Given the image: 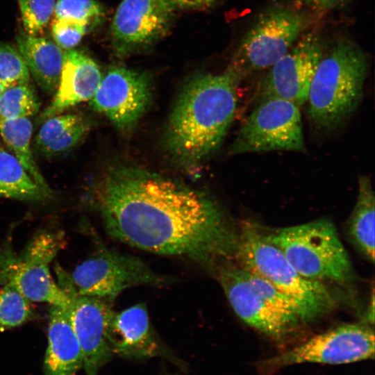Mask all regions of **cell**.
Returning <instances> with one entry per match:
<instances>
[{"label": "cell", "mask_w": 375, "mask_h": 375, "mask_svg": "<svg viewBox=\"0 0 375 375\" xmlns=\"http://www.w3.org/2000/svg\"><path fill=\"white\" fill-rule=\"evenodd\" d=\"M86 28L87 25L78 22L56 19L51 28L52 35L58 46L69 51L81 42Z\"/></svg>", "instance_id": "obj_30"}, {"label": "cell", "mask_w": 375, "mask_h": 375, "mask_svg": "<svg viewBox=\"0 0 375 375\" xmlns=\"http://www.w3.org/2000/svg\"><path fill=\"white\" fill-rule=\"evenodd\" d=\"M83 367L81 348L66 309L51 306L44 375H76Z\"/></svg>", "instance_id": "obj_18"}, {"label": "cell", "mask_w": 375, "mask_h": 375, "mask_svg": "<svg viewBox=\"0 0 375 375\" xmlns=\"http://www.w3.org/2000/svg\"><path fill=\"white\" fill-rule=\"evenodd\" d=\"M90 123L81 114L60 113L46 119L35 138V147L46 156L69 151L77 145L90 130Z\"/></svg>", "instance_id": "obj_20"}, {"label": "cell", "mask_w": 375, "mask_h": 375, "mask_svg": "<svg viewBox=\"0 0 375 375\" xmlns=\"http://www.w3.org/2000/svg\"><path fill=\"white\" fill-rule=\"evenodd\" d=\"M33 125L29 118L0 119V135L31 177L48 195L52 191L42 176L31 150Z\"/></svg>", "instance_id": "obj_22"}, {"label": "cell", "mask_w": 375, "mask_h": 375, "mask_svg": "<svg viewBox=\"0 0 375 375\" xmlns=\"http://www.w3.org/2000/svg\"><path fill=\"white\" fill-rule=\"evenodd\" d=\"M66 292L70 298L66 310L81 348L83 367L87 375H97L113 356L108 331L114 312L106 300Z\"/></svg>", "instance_id": "obj_14"}, {"label": "cell", "mask_w": 375, "mask_h": 375, "mask_svg": "<svg viewBox=\"0 0 375 375\" xmlns=\"http://www.w3.org/2000/svg\"><path fill=\"white\" fill-rule=\"evenodd\" d=\"M375 199L371 178L358 177V190L349 219L348 231L353 244L371 262L374 260Z\"/></svg>", "instance_id": "obj_21"}, {"label": "cell", "mask_w": 375, "mask_h": 375, "mask_svg": "<svg viewBox=\"0 0 375 375\" xmlns=\"http://www.w3.org/2000/svg\"><path fill=\"white\" fill-rule=\"evenodd\" d=\"M5 87L1 84V83L0 82V95L3 92V91L5 90Z\"/></svg>", "instance_id": "obj_33"}, {"label": "cell", "mask_w": 375, "mask_h": 375, "mask_svg": "<svg viewBox=\"0 0 375 375\" xmlns=\"http://www.w3.org/2000/svg\"><path fill=\"white\" fill-rule=\"evenodd\" d=\"M165 282L138 258L104 249L78 265L69 278L63 276L60 285L65 291L110 301L128 288Z\"/></svg>", "instance_id": "obj_7"}, {"label": "cell", "mask_w": 375, "mask_h": 375, "mask_svg": "<svg viewBox=\"0 0 375 375\" xmlns=\"http://www.w3.org/2000/svg\"><path fill=\"white\" fill-rule=\"evenodd\" d=\"M172 9L181 8H199L207 6L215 0H163Z\"/></svg>", "instance_id": "obj_31"}, {"label": "cell", "mask_w": 375, "mask_h": 375, "mask_svg": "<svg viewBox=\"0 0 375 375\" xmlns=\"http://www.w3.org/2000/svg\"><path fill=\"white\" fill-rule=\"evenodd\" d=\"M173 10L163 0H123L111 25L116 54L127 56L162 36L169 26Z\"/></svg>", "instance_id": "obj_13"}, {"label": "cell", "mask_w": 375, "mask_h": 375, "mask_svg": "<svg viewBox=\"0 0 375 375\" xmlns=\"http://www.w3.org/2000/svg\"><path fill=\"white\" fill-rule=\"evenodd\" d=\"M56 0H17L26 33L38 35L54 13Z\"/></svg>", "instance_id": "obj_28"}, {"label": "cell", "mask_w": 375, "mask_h": 375, "mask_svg": "<svg viewBox=\"0 0 375 375\" xmlns=\"http://www.w3.org/2000/svg\"><path fill=\"white\" fill-rule=\"evenodd\" d=\"M218 278L235 312L247 324L267 335L281 338L294 328L299 319L267 303L251 286L239 265L224 263Z\"/></svg>", "instance_id": "obj_15"}, {"label": "cell", "mask_w": 375, "mask_h": 375, "mask_svg": "<svg viewBox=\"0 0 375 375\" xmlns=\"http://www.w3.org/2000/svg\"><path fill=\"white\" fill-rule=\"evenodd\" d=\"M151 96V83L145 74L114 67L101 78L90 103L118 129L125 131L132 128L143 115Z\"/></svg>", "instance_id": "obj_12"}, {"label": "cell", "mask_w": 375, "mask_h": 375, "mask_svg": "<svg viewBox=\"0 0 375 375\" xmlns=\"http://www.w3.org/2000/svg\"><path fill=\"white\" fill-rule=\"evenodd\" d=\"M308 7L319 11L328 10L342 6L347 0H301Z\"/></svg>", "instance_id": "obj_32"}, {"label": "cell", "mask_w": 375, "mask_h": 375, "mask_svg": "<svg viewBox=\"0 0 375 375\" xmlns=\"http://www.w3.org/2000/svg\"><path fill=\"white\" fill-rule=\"evenodd\" d=\"M16 40L17 49L24 58L30 74L45 92H55L65 52L46 38L20 33Z\"/></svg>", "instance_id": "obj_19"}, {"label": "cell", "mask_w": 375, "mask_h": 375, "mask_svg": "<svg viewBox=\"0 0 375 375\" xmlns=\"http://www.w3.org/2000/svg\"><path fill=\"white\" fill-rule=\"evenodd\" d=\"M108 339L112 354L128 358L152 357L158 353L145 306L137 304L114 312Z\"/></svg>", "instance_id": "obj_17"}, {"label": "cell", "mask_w": 375, "mask_h": 375, "mask_svg": "<svg viewBox=\"0 0 375 375\" xmlns=\"http://www.w3.org/2000/svg\"><path fill=\"white\" fill-rule=\"evenodd\" d=\"M367 70L364 52L350 42L341 41L323 55L306 101L316 129L335 130L353 115L363 97Z\"/></svg>", "instance_id": "obj_3"}, {"label": "cell", "mask_w": 375, "mask_h": 375, "mask_svg": "<svg viewBox=\"0 0 375 375\" xmlns=\"http://www.w3.org/2000/svg\"></svg>", "instance_id": "obj_34"}, {"label": "cell", "mask_w": 375, "mask_h": 375, "mask_svg": "<svg viewBox=\"0 0 375 375\" xmlns=\"http://www.w3.org/2000/svg\"><path fill=\"white\" fill-rule=\"evenodd\" d=\"M323 55L322 44L315 35L302 37L267 69L256 88L253 101L276 97L301 108L307 101L312 78Z\"/></svg>", "instance_id": "obj_11"}, {"label": "cell", "mask_w": 375, "mask_h": 375, "mask_svg": "<svg viewBox=\"0 0 375 375\" xmlns=\"http://www.w3.org/2000/svg\"><path fill=\"white\" fill-rule=\"evenodd\" d=\"M235 257L242 268L265 278L291 298L298 307L300 321L312 322L333 308L334 301L326 287L297 272L253 224L243 225Z\"/></svg>", "instance_id": "obj_4"}, {"label": "cell", "mask_w": 375, "mask_h": 375, "mask_svg": "<svg viewBox=\"0 0 375 375\" xmlns=\"http://www.w3.org/2000/svg\"><path fill=\"white\" fill-rule=\"evenodd\" d=\"M374 357V330L365 323L347 324L315 335L288 351L262 361L259 368L264 372H271L295 364L341 365Z\"/></svg>", "instance_id": "obj_10"}, {"label": "cell", "mask_w": 375, "mask_h": 375, "mask_svg": "<svg viewBox=\"0 0 375 375\" xmlns=\"http://www.w3.org/2000/svg\"><path fill=\"white\" fill-rule=\"evenodd\" d=\"M239 84L227 70L197 75L187 83L166 131V147L176 160L197 165L219 147L235 117Z\"/></svg>", "instance_id": "obj_2"}, {"label": "cell", "mask_w": 375, "mask_h": 375, "mask_svg": "<svg viewBox=\"0 0 375 375\" xmlns=\"http://www.w3.org/2000/svg\"><path fill=\"white\" fill-rule=\"evenodd\" d=\"M303 26L295 11L276 8L262 14L243 37L227 69L240 81L246 76L269 69L297 42Z\"/></svg>", "instance_id": "obj_9"}, {"label": "cell", "mask_w": 375, "mask_h": 375, "mask_svg": "<svg viewBox=\"0 0 375 375\" xmlns=\"http://www.w3.org/2000/svg\"><path fill=\"white\" fill-rule=\"evenodd\" d=\"M242 269L244 277L252 288L267 303L277 310L287 315L297 317L300 320L298 307L291 298L261 276L251 273L243 268Z\"/></svg>", "instance_id": "obj_27"}, {"label": "cell", "mask_w": 375, "mask_h": 375, "mask_svg": "<svg viewBox=\"0 0 375 375\" xmlns=\"http://www.w3.org/2000/svg\"><path fill=\"white\" fill-rule=\"evenodd\" d=\"M255 103L231 144L230 153L305 151L299 107L276 97Z\"/></svg>", "instance_id": "obj_8"}, {"label": "cell", "mask_w": 375, "mask_h": 375, "mask_svg": "<svg viewBox=\"0 0 375 375\" xmlns=\"http://www.w3.org/2000/svg\"><path fill=\"white\" fill-rule=\"evenodd\" d=\"M30 72L18 49L0 44V82L5 87L29 83Z\"/></svg>", "instance_id": "obj_26"}, {"label": "cell", "mask_w": 375, "mask_h": 375, "mask_svg": "<svg viewBox=\"0 0 375 375\" xmlns=\"http://www.w3.org/2000/svg\"><path fill=\"white\" fill-rule=\"evenodd\" d=\"M113 238L151 253L212 265L235 256L239 235L208 195L160 174L117 165L96 188Z\"/></svg>", "instance_id": "obj_1"}, {"label": "cell", "mask_w": 375, "mask_h": 375, "mask_svg": "<svg viewBox=\"0 0 375 375\" xmlns=\"http://www.w3.org/2000/svg\"><path fill=\"white\" fill-rule=\"evenodd\" d=\"M0 197L31 201H42L49 197L17 158L1 146Z\"/></svg>", "instance_id": "obj_23"}, {"label": "cell", "mask_w": 375, "mask_h": 375, "mask_svg": "<svg viewBox=\"0 0 375 375\" xmlns=\"http://www.w3.org/2000/svg\"><path fill=\"white\" fill-rule=\"evenodd\" d=\"M39 108L38 99L29 83L6 88L0 95V119L28 118Z\"/></svg>", "instance_id": "obj_24"}, {"label": "cell", "mask_w": 375, "mask_h": 375, "mask_svg": "<svg viewBox=\"0 0 375 375\" xmlns=\"http://www.w3.org/2000/svg\"><path fill=\"white\" fill-rule=\"evenodd\" d=\"M61 244L58 233L43 231L31 240L19 256L4 249L0 253V281L12 285L30 301L66 309L69 296L55 282L49 268Z\"/></svg>", "instance_id": "obj_6"}, {"label": "cell", "mask_w": 375, "mask_h": 375, "mask_svg": "<svg viewBox=\"0 0 375 375\" xmlns=\"http://www.w3.org/2000/svg\"><path fill=\"white\" fill-rule=\"evenodd\" d=\"M102 14L96 0H56L54 15L56 19H68L88 25Z\"/></svg>", "instance_id": "obj_29"}, {"label": "cell", "mask_w": 375, "mask_h": 375, "mask_svg": "<svg viewBox=\"0 0 375 375\" xmlns=\"http://www.w3.org/2000/svg\"><path fill=\"white\" fill-rule=\"evenodd\" d=\"M101 74L97 63L80 51H65L55 95L42 117L47 119L90 100L98 88Z\"/></svg>", "instance_id": "obj_16"}, {"label": "cell", "mask_w": 375, "mask_h": 375, "mask_svg": "<svg viewBox=\"0 0 375 375\" xmlns=\"http://www.w3.org/2000/svg\"><path fill=\"white\" fill-rule=\"evenodd\" d=\"M31 313L30 301L12 285L4 283L0 290V331L22 325Z\"/></svg>", "instance_id": "obj_25"}, {"label": "cell", "mask_w": 375, "mask_h": 375, "mask_svg": "<svg viewBox=\"0 0 375 375\" xmlns=\"http://www.w3.org/2000/svg\"><path fill=\"white\" fill-rule=\"evenodd\" d=\"M303 277L342 283L351 278V264L334 225L318 219L264 232Z\"/></svg>", "instance_id": "obj_5"}]
</instances>
